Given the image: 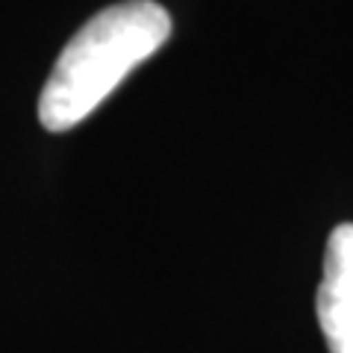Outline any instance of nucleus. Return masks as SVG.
Here are the masks:
<instances>
[{
    "instance_id": "obj_1",
    "label": "nucleus",
    "mask_w": 353,
    "mask_h": 353,
    "mask_svg": "<svg viewBox=\"0 0 353 353\" xmlns=\"http://www.w3.org/2000/svg\"><path fill=\"white\" fill-rule=\"evenodd\" d=\"M171 36L168 12L153 0H127L88 18L65 44L39 97L44 130L65 132L101 106L124 77Z\"/></svg>"
},
{
    "instance_id": "obj_2",
    "label": "nucleus",
    "mask_w": 353,
    "mask_h": 353,
    "mask_svg": "<svg viewBox=\"0 0 353 353\" xmlns=\"http://www.w3.org/2000/svg\"><path fill=\"white\" fill-rule=\"evenodd\" d=\"M315 309L330 353H353V224H339L327 239Z\"/></svg>"
}]
</instances>
